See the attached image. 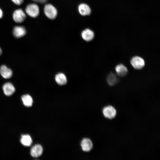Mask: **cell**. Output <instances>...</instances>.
<instances>
[{
  "label": "cell",
  "instance_id": "obj_11",
  "mask_svg": "<svg viewBox=\"0 0 160 160\" xmlns=\"http://www.w3.org/2000/svg\"><path fill=\"white\" fill-rule=\"evenodd\" d=\"M26 33L25 28L22 26H16L13 29V33L14 36L17 38H20L24 36Z\"/></svg>",
  "mask_w": 160,
  "mask_h": 160
},
{
  "label": "cell",
  "instance_id": "obj_1",
  "mask_svg": "<svg viewBox=\"0 0 160 160\" xmlns=\"http://www.w3.org/2000/svg\"><path fill=\"white\" fill-rule=\"evenodd\" d=\"M44 12L46 16L50 19H55L57 15L56 9L51 4H47L45 5Z\"/></svg>",
  "mask_w": 160,
  "mask_h": 160
},
{
  "label": "cell",
  "instance_id": "obj_19",
  "mask_svg": "<svg viewBox=\"0 0 160 160\" xmlns=\"http://www.w3.org/2000/svg\"><path fill=\"white\" fill-rule=\"evenodd\" d=\"M33 1L41 4H44L45 3L47 0H32Z\"/></svg>",
  "mask_w": 160,
  "mask_h": 160
},
{
  "label": "cell",
  "instance_id": "obj_2",
  "mask_svg": "<svg viewBox=\"0 0 160 160\" xmlns=\"http://www.w3.org/2000/svg\"><path fill=\"white\" fill-rule=\"evenodd\" d=\"M25 12L26 14L31 17H36L39 14V7L36 4L34 3L29 4L26 7Z\"/></svg>",
  "mask_w": 160,
  "mask_h": 160
},
{
  "label": "cell",
  "instance_id": "obj_5",
  "mask_svg": "<svg viewBox=\"0 0 160 160\" xmlns=\"http://www.w3.org/2000/svg\"><path fill=\"white\" fill-rule=\"evenodd\" d=\"M13 17L15 21L17 23H21L23 22L26 17V15L21 9H18L14 11Z\"/></svg>",
  "mask_w": 160,
  "mask_h": 160
},
{
  "label": "cell",
  "instance_id": "obj_3",
  "mask_svg": "<svg viewBox=\"0 0 160 160\" xmlns=\"http://www.w3.org/2000/svg\"><path fill=\"white\" fill-rule=\"evenodd\" d=\"M130 63L134 68L137 70L143 68L145 65L144 60L142 58L138 56L133 57L130 60Z\"/></svg>",
  "mask_w": 160,
  "mask_h": 160
},
{
  "label": "cell",
  "instance_id": "obj_4",
  "mask_svg": "<svg viewBox=\"0 0 160 160\" xmlns=\"http://www.w3.org/2000/svg\"><path fill=\"white\" fill-rule=\"evenodd\" d=\"M103 113L105 117L110 119L114 118L116 114V110L111 105L107 106L104 108Z\"/></svg>",
  "mask_w": 160,
  "mask_h": 160
},
{
  "label": "cell",
  "instance_id": "obj_15",
  "mask_svg": "<svg viewBox=\"0 0 160 160\" xmlns=\"http://www.w3.org/2000/svg\"><path fill=\"white\" fill-rule=\"evenodd\" d=\"M20 142L23 145L26 146H30L32 143V140L31 137L28 135H22Z\"/></svg>",
  "mask_w": 160,
  "mask_h": 160
},
{
  "label": "cell",
  "instance_id": "obj_9",
  "mask_svg": "<svg viewBox=\"0 0 160 160\" xmlns=\"http://www.w3.org/2000/svg\"><path fill=\"white\" fill-rule=\"evenodd\" d=\"M0 73L2 76L5 79H9L12 75V72L11 70L7 68L4 65L1 66Z\"/></svg>",
  "mask_w": 160,
  "mask_h": 160
},
{
  "label": "cell",
  "instance_id": "obj_7",
  "mask_svg": "<svg viewBox=\"0 0 160 160\" xmlns=\"http://www.w3.org/2000/svg\"><path fill=\"white\" fill-rule=\"evenodd\" d=\"M81 146L83 151L85 152H89L92 148L93 144L90 139L84 138L82 140Z\"/></svg>",
  "mask_w": 160,
  "mask_h": 160
},
{
  "label": "cell",
  "instance_id": "obj_16",
  "mask_svg": "<svg viewBox=\"0 0 160 160\" xmlns=\"http://www.w3.org/2000/svg\"><path fill=\"white\" fill-rule=\"evenodd\" d=\"M21 99L25 106L29 107L32 105L33 100L32 97L29 95L26 94L23 95L21 97Z\"/></svg>",
  "mask_w": 160,
  "mask_h": 160
},
{
  "label": "cell",
  "instance_id": "obj_6",
  "mask_svg": "<svg viewBox=\"0 0 160 160\" xmlns=\"http://www.w3.org/2000/svg\"><path fill=\"white\" fill-rule=\"evenodd\" d=\"M43 151V148L42 146L39 144H36L31 148L30 153L33 157L37 158L42 155Z\"/></svg>",
  "mask_w": 160,
  "mask_h": 160
},
{
  "label": "cell",
  "instance_id": "obj_17",
  "mask_svg": "<svg viewBox=\"0 0 160 160\" xmlns=\"http://www.w3.org/2000/svg\"><path fill=\"white\" fill-rule=\"evenodd\" d=\"M119 79L113 73H111L108 76L107 81L108 84L110 86H113L119 81Z\"/></svg>",
  "mask_w": 160,
  "mask_h": 160
},
{
  "label": "cell",
  "instance_id": "obj_8",
  "mask_svg": "<svg viewBox=\"0 0 160 160\" xmlns=\"http://www.w3.org/2000/svg\"><path fill=\"white\" fill-rule=\"evenodd\" d=\"M3 89L4 94L7 96L12 95L15 91V87L10 82H7L4 84L3 86Z\"/></svg>",
  "mask_w": 160,
  "mask_h": 160
},
{
  "label": "cell",
  "instance_id": "obj_12",
  "mask_svg": "<svg viewBox=\"0 0 160 160\" xmlns=\"http://www.w3.org/2000/svg\"><path fill=\"white\" fill-rule=\"evenodd\" d=\"M81 35L84 40L89 41L93 39L94 37V33L90 29H86L82 31Z\"/></svg>",
  "mask_w": 160,
  "mask_h": 160
},
{
  "label": "cell",
  "instance_id": "obj_13",
  "mask_svg": "<svg viewBox=\"0 0 160 160\" xmlns=\"http://www.w3.org/2000/svg\"><path fill=\"white\" fill-rule=\"evenodd\" d=\"M115 70L118 75L121 77L125 76L128 72L126 67L122 64L117 65L116 67Z\"/></svg>",
  "mask_w": 160,
  "mask_h": 160
},
{
  "label": "cell",
  "instance_id": "obj_21",
  "mask_svg": "<svg viewBox=\"0 0 160 160\" xmlns=\"http://www.w3.org/2000/svg\"><path fill=\"white\" fill-rule=\"evenodd\" d=\"M2 52V50L0 48V55H1V54Z\"/></svg>",
  "mask_w": 160,
  "mask_h": 160
},
{
  "label": "cell",
  "instance_id": "obj_20",
  "mask_svg": "<svg viewBox=\"0 0 160 160\" xmlns=\"http://www.w3.org/2000/svg\"><path fill=\"white\" fill-rule=\"evenodd\" d=\"M3 15V12L1 9L0 8V18H1Z\"/></svg>",
  "mask_w": 160,
  "mask_h": 160
},
{
  "label": "cell",
  "instance_id": "obj_18",
  "mask_svg": "<svg viewBox=\"0 0 160 160\" xmlns=\"http://www.w3.org/2000/svg\"><path fill=\"white\" fill-rule=\"evenodd\" d=\"M12 1L17 5H20L23 2V0H12Z\"/></svg>",
  "mask_w": 160,
  "mask_h": 160
},
{
  "label": "cell",
  "instance_id": "obj_10",
  "mask_svg": "<svg viewBox=\"0 0 160 160\" xmlns=\"http://www.w3.org/2000/svg\"><path fill=\"white\" fill-rule=\"evenodd\" d=\"M78 9L79 13L83 16L89 15L91 13L90 8L86 4L82 3L79 4Z\"/></svg>",
  "mask_w": 160,
  "mask_h": 160
},
{
  "label": "cell",
  "instance_id": "obj_14",
  "mask_svg": "<svg viewBox=\"0 0 160 160\" xmlns=\"http://www.w3.org/2000/svg\"><path fill=\"white\" fill-rule=\"evenodd\" d=\"M55 80L60 85L65 84L67 82V79L65 75L62 73L57 74L55 76Z\"/></svg>",
  "mask_w": 160,
  "mask_h": 160
}]
</instances>
